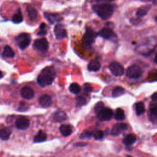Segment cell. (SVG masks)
Segmentation results:
<instances>
[{"label":"cell","mask_w":157,"mask_h":157,"mask_svg":"<svg viewBox=\"0 0 157 157\" xmlns=\"http://www.w3.org/2000/svg\"><path fill=\"white\" fill-rule=\"evenodd\" d=\"M155 20H156V22H157V16L156 17V18H155Z\"/></svg>","instance_id":"43"},{"label":"cell","mask_w":157,"mask_h":157,"mask_svg":"<svg viewBox=\"0 0 157 157\" xmlns=\"http://www.w3.org/2000/svg\"><path fill=\"white\" fill-rule=\"evenodd\" d=\"M69 89H70V91L74 94H78L81 90V88L80 85L76 83L71 84L70 86Z\"/></svg>","instance_id":"29"},{"label":"cell","mask_w":157,"mask_h":157,"mask_svg":"<svg viewBox=\"0 0 157 157\" xmlns=\"http://www.w3.org/2000/svg\"><path fill=\"white\" fill-rule=\"evenodd\" d=\"M3 56L7 58H13L15 56V52L9 45H6L3 50Z\"/></svg>","instance_id":"23"},{"label":"cell","mask_w":157,"mask_h":157,"mask_svg":"<svg viewBox=\"0 0 157 157\" xmlns=\"http://www.w3.org/2000/svg\"><path fill=\"white\" fill-rule=\"evenodd\" d=\"M150 9H151L150 5L142 6L137 9L136 15H137V16H138L139 17H144L148 12V11L150 10Z\"/></svg>","instance_id":"20"},{"label":"cell","mask_w":157,"mask_h":157,"mask_svg":"<svg viewBox=\"0 0 157 157\" xmlns=\"http://www.w3.org/2000/svg\"><path fill=\"white\" fill-rule=\"evenodd\" d=\"M52 119H53L54 122H62L66 120L67 116L65 112L58 111L54 114L53 116H52Z\"/></svg>","instance_id":"16"},{"label":"cell","mask_w":157,"mask_h":157,"mask_svg":"<svg viewBox=\"0 0 157 157\" xmlns=\"http://www.w3.org/2000/svg\"><path fill=\"white\" fill-rule=\"evenodd\" d=\"M46 139H47V135L42 131H39L37 134L35 136L34 139V142L40 143V142H44Z\"/></svg>","instance_id":"24"},{"label":"cell","mask_w":157,"mask_h":157,"mask_svg":"<svg viewBox=\"0 0 157 157\" xmlns=\"http://www.w3.org/2000/svg\"><path fill=\"white\" fill-rule=\"evenodd\" d=\"M47 34V31L45 30H41L39 33H38V35L39 36H43V35H45Z\"/></svg>","instance_id":"38"},{"label":"cell","mask_w":157,"mask_h":157,"mask_svg":"<svg viewBox=\"0 0 157 157\" xmlns=\"http://www.w3.org/2000/svg\"><path fill=\"white\" fill-rule=\"evenodd\" d=\"M152 99L153 101H157V93H155L152 96Z\"/></svg>","instance_id":"37"},{"label":"cell","mask_w":157,"mask_h":157,"mask_svg":"<svg viewBox=\"0 0 157 157\" xmlns=\"http://www.w3.org/2000/svg\"><path fill=\"white\" fill-rule=\"evenodd\" d=\"M11 134V130L9 128H5L0 129V139L3 141H7L9 139Z\"/></svg>","instance_id":"21"},{"label":"cell","mask_w":157,"mask_h":157,"mask_svg":"<svg viewBox=\"0 0 157 157\" xmlns=\"http://www.w3.org/2000/svg\"><path fill=\"white\" fill-rule=\"evenodd\" d=\"M34 47L39 52H45L48 49L49 44L47 40L45 38L37 39L34 42Z\"/></svg>","instance_id":"6"},{"label":"cell","mask_w":157,"mask_h":157,"mask_svg":"<svg viewBox=\"0 0 157 157\" xmlns=\"http://www.w3.org/2000/svg\"><path fill=\"white\" fill-rule=\"evenodd\" d=\"M3 77V73L0 71V79Z\"/></svg>","instance_id":"42"},{"label":"cell","mask_w":157,"mask_h":157,"mask_svg":"<svg viewBox=\"0 0 157 157\" xmlns=\"http://www.w3.org/2000/svg\"><path fill=\"white\" fill-rule=\"evenodd\" d=\"M28 108V106L26 102H20V104H19V108H18V111H21V112H23V111H27Z\"/></svg>","instance_id":"32"},{"label":"cell","mask_w":157,"mask_h":157,"mask_svg":"<svg viewBox=\"0 0 157 157\" xmlns=\"http://www.w3.org/2000/svg\"><path fill=\"white\" fill-rule=\"evenodd\" d=\"M96 36V33L92 29L90 28H87L86 32L82 41L83 47L86 49L90 48L91 45L95 42Z\"/></svg>","instance_id":"3"},{"label":"cell","mask_w":157,"mask_h":157,"mask_svg":"<svg viewBox=\"0 0 157 157\" xmlns=\"http://www.w3.org/2000/svg\"><path fill=\"white\" fill-rule=\"evenodd\" d=\"M39 103L43 108H48L52 104V98L48 95H42L39 99Z\"/></svg>","instance_id":"14"},{"label":"cell","mask_w":157,"mask_h":157,"mask_svg":"<svg viewBox=\"0 0 157 157\" xmlns=\"http://www.w3.org/2000/svg\"><path fill=\"white\" fill-rule=\"evenodd\" d=\"M30 126V120L24 117L19 118L16 122V127L20 130H25Z\"/></svg>","instance_id":"11"},{"label":"cell","mask_w":157,"mask_h":157,"mask_svg":"<svg viewBox=\"0 0 157 157\" xmlns=\"http://www.w3.org/2000/svg\"><path fill=\"white\" fill-rule=\"evenodd\" d=\"M125 92V89L122 87H116L112 91V96L117 98L122 95Z\"/></svg>","instance_id":"27"},{"label":"cell","mask_w":157,"mask_h":157,"mask_svg":"<svg viewBox=\"0 0 157 157\" xmlns=\"http://www.w3.org/2000/svg\"><path fill=\"white\" fill-rule=\"evenodd\" d=\"M23 16L20 10L18 11L17 13L14 14L12 17V22L14 23H20L23 21Z\"/></svg>","instance_id":"28"},{"label":"cell","mask_w":157,"mask_h":157,"mask_svg":"<svg viewBox=\"0 0 157 157\" xmlns=\"http://www.w3.org/2000/svg\"><path fill=\"white\" fill-rule=\"evenodd\" d=\"M155 62L156 63H157V54H156L155 57Z\"/></svg>","instance_id":"40"},{"label":"cell","mask_w":157,"mask_h":157,"mask_svg":"<svg viewBox=\"0 0 157 157\" xmlns=\"http://www.w3.org/2000/svg\"><path fill=\"white\" fill-rule=\"evenodd\" d=\"M46 27V25L45 23H41L40 25V30H45V28Z\"/></svg>","instance_id":"39"},{"label":"cell","mask_w":157,"mask_h":157,"mask_svg":"<svg viewBox=\"0 0 157 157\" xmlns=\"http://www.w3.org/2000/svg\"><path fill=\"white\" fill-rule=\"evenodd\" d=\"M54 33L56 39L58 40H61L66 38L67 36V32L63 25L62 24H57L55 25L54 28Z\"/></svg>","instance_id":"9"},{"label":"cell","mask_w":157,"mask_h":157,"mask_svg":"<svg viewBox=\"0 0 157 157\" xmlns=\"http://www.w3.org/2000/svg\"><path fill=\"white\" fill-rule=\"evenodd\" d=\"M136 141V137L134 134H130L125 136L123 140V142L127 145H130L133 144Z\"/></svg>","instance_id":"22"},{"label":"cell","mask_w":157,"mask_h":157,"mask_svg":"<svg viewBox=\"0 0 157 157\" xmlns=\"http://www.w3.org/2000/svg\"><path fill=\"white\" fill-rule=\"evenodd\" d=\"M56 77V71L53 66L44 69L37 78V82L41 87H44L53 83Z\"/></svg>","instance_id":"1"},{"label":"cell","mask_w":157,"mask_h":157,"mask_svg":"<svg viewBox=\"0 0 157 157\" xmlns=\"http://www.w3.org/2000/svg\"><path fill=\"white\" fill-rule=\"evenodd\" d=\"M142 70L140 66L137 65H133L129 66L126 71V75L129 78L137 79L141 76Z\"/></svg>","instance_id":"5"},{"label":"cell","mask_w":157,"mask_h":157,"mask_svg":"<svg viewBox=\"0 0 157 157\" xmlns=\"http://www.w3.org/2000/svg\"><path fill=\"white\" fill-rule=\"evenodd\" d=\"M150 114L152 116L157 120V106H153L150 108Z\"/></svg>","instance_id":"34"},{"label":"cell","mask_w":157,"mask_h":157,"mask_svg":"<svg viewBox=\"0 0 157 157\" xmlns=\"http://www.w3.org/2000/svg\"><path fill=\"white\" fill-rule=\"evenodd\" d=\"M45 18L48 20V22L51 24H54L61 20V16L58 14H52L48 12L44 13Z\"/></svg>","instance_id":"15"},{"label":"cell","mask_w":157,"mask_h":157,"mask_svg":"<svg viewBox=\"0 0 157 157\" xmlns=\"http://www.w3.org/2000/svg\"><path fill=\"white\" fill-rule=\"evenodd\" d=\"M93 136H94V137H95V139L99 140V139H101L103 137L104 133H103V131H102L101 130H98L94 133Z\"/></svg>","instance_id":"33"},{"label":"cell","mask_w":157,"mask_h":157,"mask_svg":"<svg viewBox=\"0 0 157 157\" xmlns=\"http://www.w3.org/2000/svg\"><path fill=\"white\" fill-rule=\"evenodd\" d=\"M60 131L63 136L68 137L72 134L73 128L69 125H62L60 127Z\"/></svg>","instance_id":"18"},{"label":"cell","mask_w":157,"mask_h":157,"mask_svg":"<svg viewBox=\"0 0 157 157\" xmlns=\"http://www.w3.org/2000/svg\"><path fill=\"white\" fill-rule=\"evenodd\" d=\"M20 93L22 97L26 99H31L34 96V90L31 87L28 86L23 87L21 90Z\"/></svg>","instance_id":"13"},{"label":"cell","mask_w":157,"mask_h":157,"mask_svg":"<svg viewBox=\"0 0 157 157\" xmlns=\"http://www.w3.org/2000/svg\"><path fill=\"white\" fill-rule=\"evenodd\" d=\"M76 105L78 107H81L84 105H85L87 103L86 99L84 97H83L82 96H77L76 98Z\"/></svg>","instance_id":"30"},{"label":"cell","mask_w":157,"mask_h":157,"mask_svg":"<svg viewBox=\"0 0 157 157\" xmlns=\"http://www.w3.org/2000/svg\"><path fill=\"white\" fill-rule=\"evenodd\" d=\"M16 40L20 48L23 50L27 48L31 42L30 36L27 33H22L19 34L16 37Z\"/></svg>","instance_id":"4"},{"label":"cell","mask_w":157,"mask_h":157,"mask_svg":"<svg viewBox=\"0 0 157 157\" xmlns=\"http://www.w3.org/2000/svg\"><path fill=\"white\" fill-rule=\"evenodd\" d=\"M103 1H105V2H112L115 1V0H103Z\"/></svg>","instance_id":"41"},{"label":"cell","mask_w":157,"mask_h":157,"mask_svg":"<svg viewBox=\"0 0 157 157\" xmlns=\"http://www.w3.org/2000/svg\"><path fill=\"white\" fill-rule=\"evenodd\" d=\"M104 108V103L102 102H99L96 104L95 106V113L98 114Z\"/></svg>","instance_id":"31"},{"label":"cell","mask_w":157,"mask_h":157,"mask_svg":"<svg viewBox=\"0 0 157 157\" xmlns=\"http://www.w3.org/2000/svg\"><path fill=\"white\" fill-rule=\"evenodd\" d=\"M127 128H128V125L126 123H117L112 127L111 134L113 136H118L123 131L127 130Z\"/></svg>","instance_id":"12"},{"label":"cell","mask_w":157,"mask_h":157,"mask_svg":"<svg viewBox=\"0 0 157 157\" xmlns=\"http://www.w3.org/2000/svg\"><path fill=\"white\" fill-rule=\"evenodd\" d=\"M109 68L112 74L116 76H122L124 74V68L118 62H112L110 64Z\"/></svg>","instance_id":"7"},{"label":"cell","mask_w":157,"mask_h":157,"mask_svg":"<svg viewBox=\"0 0 157 157\" xmlns=\"http://www.w3.org/2000/svg\"><path fill=\"white\" fill-rule=\"evenodd\" d=\"M100 68H101V63L97 60H91L88 65V71H92V72H96L99 71Z\"/></svg>","instance_id":"19"},{"label":"cell","mask_w":157,"mask_h":157,"mask_svg":"<svg viewBox=\"0 0 157 157\" xmlns=\"http://www.w3.org/2000/svg\"><path fill=\"white\" fill-rule=\"evenodd\" d=\"M115 119L118 121H121L125 119V115L124 111L120 108H118L115 113Z\"/></svg>","instance_id":"26"},{"label":"cell","mask_w":157,"mask_h":157,"mask_svg":"<svg viewBox=\"0 0 157 157\" xmlns=\"http://www.w3.org/2000/svg\"><path fill=\"white\" fill-rule=\"evenodd\" d=\"M91 133L88 131H85L84 132H83V133L80 135V137L81 139H85V138H88L90 137H91Z\"/></svg>","instance_id":"35"},{"label":"cell","mask_w":157,"mask_h":157,"mask_svg":"<svg viewBox=\"0 0 157 157\" xmlns=\"http://www.w3.org/2000/svg\"><path fill=\"white\" fill-rule=\"evenodd\" d=\"M136 112L137 116L142 115L145 112V106L144 104L142 102H138L136 104Z\"/></svg>","instance_id":"25"},{"label":"cell","mask_w":157,"mask_h":157,"mask_svg":"<svg viewBox=\"0 0 157 157\" xmlns=\"http://www.w3.org/2000/svg\"><path fill=\"white\" fill-rule=\"evenodd\" d=\"M27 11L28 12V17L31 21H35L37 19L38 12L33 6L28 5L27 7Z\"/></svg>","instance_id":"17"},{"label":"cell","mask_w":157,"mask_h":157,"mask_svg":"<svg viewBox=\"0 0 157 157\" xmlns=\"http://www.w3.org/2000/svg\"><path fill=\"white\" fill-rule=\"evenodd\" d=\"M97 116L98 119L101 121H108L112 119L113 111L111 109L104 108L97 114Z\"/></svg>","instance_id":"8"},{"label":"cell","mask_w":157,"mask_h":157,"mask_svg":"<svg viewBox=\"0 0 157 157\" xmlns=\"http://www.w3.org/2000/svg\"><path fill=\"white\" fill-rule=\"evenodd\" d=\"M98 35L105 39H114L117 37L114 32L110 28H104L102 29L98 33Z\"/></svg>","instance_id":"10"},{"label":"cell","mask_w":157,"mask_h":157,"mask_svg":"<svg viewBox=\"0 0 157 157\" xmlns=\"http://www.w3.org/2000/svg\"><path fill=\"white\" fill-rule=\"evenodd\" d=\"M93 9L95 12L102 20L109 19L113 14L114 8V6L110 4H98L93 6Z\"/></svg>","instance_id":"2"},{"label":"cell","mask_w":157,"mask_h":157,"mask_svg":"<svg viewBox=\"0 0 157 157\" xmlns=\"http://www.w3.org/2000/svg\"><path fill=\"white\" fill-rule=\"evenodd\" d=\"M84 88H85V91H86L87 92H90L92 90L91 87L89 84H87L84 85Z\"/></svg>","instance_id":"36"}]
</instances>
